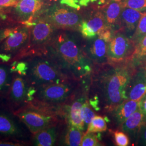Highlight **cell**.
<instances>
[{
  "instance_id": "obj_32",
  "label": "cell",
  "mask_w": 146,
  "mask_h": 146,
  "mask_svg": "<svg viewBox=\"0 0 146 146\" xmlns=\"http://www.w3.org/2000/svg\"><path fill=\"white\" fill-rule=\"evenodd\" d=\"M113 31L108 27H106L97 35L107 43L110 42L114 35Z\"/></svg>"
},
{
  "instance_id": "obj_7",
  "label": "cell",
  "mask_w": 146,
  "mask_h": 146,
  "mask_svg": "<svg viewBox=\"0 0 146 146\" xmlns=\"http://www.w3.org/2000/svg\"><path fill=\"white\" fill-rule=\"evenodd\" d=\"M46 5L44 0H19L12 10L16 17L27 26L43 12Z\"/></svg>"
},
{
  "instance_id": "obj_36",
  "label": "cell",
  "mask_w": 146,
  "mask_h": 146,
  "mask_svg": "<svg viewBox=\"0 0 146 146\" xmlns=\"http://www.w3.org/2000/svg\"><path fill=\"white\" fill-rule=\"evenodd\" d=\"M139 108L146 117V94L140 101Z\"/></svg>"
},
{
  "instance_id": "obj_14",
  "label": "cell",
  "mask_w": 146,
  "mask_h": 146,
  "mask_svg": "<svg viewBox=\"0 0 146 146\" xmlns=\"http://www.w3.org/2000/svg\"><path fill=\"white\" fill-rule=\"evenodd\" d=\"M143 14V12L130 8L122 7L119 25L128 31H134Z\"/></svg>"
},
{
  "instance_id": "obj_6",
  "label": "cell",
  "mask_w": 146,
  "mask_h": 146,
  "mask_svg": "<svg viewBox=\"0 0 146 146\" xmlns=\"http://www.w3.org/2000/svg\"><path fill=\"white\" fill-rule=\"evenodd\" d=\"M30 27H16L11 34L0 43V55L7 56L18 52L29 43Z\"/></svg>"
},
{
  "instance_id": "obj_39",
  "label": "cell",
  "mask_w": 146,
  "mask_h": 146,
  "mask_svg": "<svg viewBox=\"0 0 146 146\" xmlns=\"http://www.w3.org/2000/svg\"><path fill=\"white\" fill-rule=\"evenodd\" d=\"M139 62H140L141 64V67L144 68L146 70V55L142 58L141 60L139 61Z\"/></svg>"
},
{
  "instance_id": "obj_28",
  "label": "cell",
  "mask_w": 146,
  "mask_h": 146,
  "mask_svg": "<svg viewBox=\"0 0 146 146\" xmlns=\"http://www.w3.org/2000/svg\"><path fill=\"white\" fill-rule=\"evenodd\" d=\"M101 144L94 133H86L81 141V146H99Z\"/></svg>"
},
{
  "instance_id": "obj_29",
  "label": "cell",
  "mask_w": 146,
  "mask_h": 146,
  "mask_svg": "<svg viewBox=\"0 0 146 146\" xmlns=\"http://www.w3.org/2000/svg\"><path fill=\"white\" fill-rule=\"evenodd\" d=\"M18 1L19 0H0V17L10 12Z\"/></svg>"
},
{
  "instance_id": "obj_22",
  "label": "cell",
  "mask_w": 146,
  "mask_h": 146,
  "mask_svg": "<svg viewBox=\"0 0 146 146\" xmlns=\"http://www.w3.org/2000/svg\"><path fill=\"white\" fill-rule=\"evenodd\" d=\"M0 133L5 135H16L19 130L15 124L7 116L0 114Z\"/></svg>"
},
{
  "instance_id": "obj_21",
  "label": "cell",
  "mask_w": 146,
  "mask_h": 146,
  "mask_svg": "<svg viewBox=\"0 0 146 146\" xmlns=\"http://www.w3.org/2000/svg\"><path fill=\"white\" fill-rule=\"evenodd\" d=\"M84 135L82 130L76 127L70 125L65 136L64 142L67 146H81Z\"/></svg>"
},
{
  "instance_id": "obj_20",
  "label": "cell",
  "mask_w": 146,
  "mask_h": 146,
  "mask_svg": "<svg viewBox=\"0 0 146 146\" xmlns=\"http://www.w3.org/2000/svg\"><path fill=\"white\" fill-rule=\"evenodd\" d=\"M11 95L13 101L20 102L23 101L26 95V86L25 80L20 76H16L12 83Z\"/></svg>"
},
{
  "instance_id": "obj_9",
  "label": "cell",
  "mask_w": 146,
  "mask_h": 146,
  "mask_svg": "<svg viewBox=\"0 0 146 146\" xmlns=\"http://www.w3.org/2000/svg\"><path fill=\"white\" fill-rule=\"evenodd\" d=\"M73 87L64 82L41 86L38 92L41 99L50 102H60L67 99L72 94Z\"/></svg>"
},
{
  "instance_id": "obj_23",
  "label": "cell",
  "mask_w": 146,
  "mask_h": 146,
  "mask_svg": "<svg viewBox=\"0 0 146 146\" xmlns=\"http://www.w3.org/2000/svg\"><path fill=\"white\" fill-rule=\"evenodd\" d=\"M146 36V12H143V14L139 22L135 31L131 37V40L136 45L141 40Z\"/></svg>"
},
{
  "instance_id": "obj_42",
  "label": "cell",
  "mask_w": 146,
  "mask_h": 146,
  "mask_svg": "<svg viewBox=\"0 0 146 146\" xmlns=\"http://www.w3.org/2000/svg\"><path fill=\"white\" fill-rule=\"evenodd\" d=\"M49 1H52V0H49Z\"/></svg>"
},
{
  "instance_id": "obj_33",
  "label": "cell",
  "mask_w": 146,
  "mask_h": 146,
  "mask_svg": "<svg viewBox=\"0 0 146 146\" xmlns=\"http://www.w3.org/2000/svg\"><path fill=\"white\" fill-rule=\"evenodd\" d=\"M60 3L62 5H65L69 8L78 11L81 9V6L78 4L77 0H59Z\"/></svg>"
},
{
  "instance_id": "obj_13",
  "label": "cell",
  "mask_w": 146,
  "mask_h": 146,
  "mask_svg": "<svg viewBox=\"0 0 146 146\" xmlns=\"http://www.w3.org/2000/svg\"><path fill=\"white\" fill-rule=\"evenodd\" d=\"M107 42L98 36L89 47L86 53L88 58L91 61L98 64L107 62L108 61L107 54Z\"/></svg>"
},
{
  "instance_id": "obj_17",
  "label": "cell",
  "mask_w": 146,
  "mask_h": 146,
  "mask_svg": "<svg viewBox=\"0 0 146 146\" xmlns=\"http://www.w3.org/2000/svg\"><path fill=\"white\" fill-rule=\"evenodd\" d=\"M140 101L126 99L117 106L113 111L117 122L122 125L134 112L139 108Z\"/></svg>"
},
{
  "instance_id": "obj_11",
  "label": "cell",
  "mask_w": 146,
  "mask_h": 146,
  "mask_svg": "<svg viewBox=\"0 0 146 146\" xmlns=\"http://www.w3.org/2000/svg\"><path fill=\"white\" fill-rule=\"evenodd\" d=\"M146 94V70L140 68L134 75L126 88L127 99L140 101Z\"/></svg>"
},
{
  "instance_id": "obj_5",
  "label": "cell",
  "mask_w": 146,
  "mask_h": 146,
  "mask_svg": "<svg viewBox=\"0 0 146 146\" xmlns=\"http://www.w3.org/2000/svg\"><path fill=\"white\" fill-rule=\"evenodd\" d=\"M135 48V45L131 38L120 33L114 34L107 44L108 60L113 62H120L131 59Z\"/></svg>"
},
{
  "instance_id": "obj_18",
  "label": "cell",
  "mask_w": 146,
  "mask_h": 146,
  "mask_svg": "<svg viewBox=\"0 0 146 146\" xmlns=\"http://www.w3.org/2000/svg\"><path fill=\"white\" fill-rule=\"evenodd\" d=\"M84 102L81 98L74 101L70 106L68 112V120L70 125H73L84 131L85 124L81 114V109Z\"/></svg>"
},
{
  "instance_id": "obj_15",
  "label": "cell",
  "mask_w": 146,
  "mask_h": 146,
  "mask_svg": "<svg viewBox=\"0 0 146 146\" xmlns=\"http://www.w3.org/2000/svg\"><path fill=\"white\" fill-rule=\"evenodd\" d=\"M146 122V116L139 108L122 124V131L131 135H136Z\"/></svg>"
},
{
  "instance_id": "obj_37",
  "label": "cell",
  "mask_w": 146,
  "mask_h": 146,
  "mask_svg": "<svg viewBox=\"0 0 146 146\" xmlns=\"http://www.w3.org/2000/svg\"><path fill=\"white\" fill-rule=\"evenodd\" d=\"M78 4L81 7H87L90 3L97 2V0H77Z\"/></svg>"
},
{
  "instance_id": "obj_34",
  "label": "cell",
  "mask_w": 146,
  "mask_h": 146,
  "mask_svg": "<svg viewBox=\"0 0 146 146\" xmlns=\"http://www.w3.org/2000/svg\"><path fill=\"white\" fill-rule=\"evenodd\" d=\"M139 135V143L141 145L146 146V122L141 127Z\"/></svg>"
},
{
  "instance_id": "obj_25",
  "label": "cell",
  "mask_w": 146,
  "mask_h": 146,
  "mask_svg": "<svg viewBox=\"0 0 146 146\" xmlns=\"http://www.w3.org/2000/svg\"><path fill=\"white\" fill-rule=\"evenodd\" d=\"M120 2L122 7L146 12V0H121Z\"/></svg>"
},
{
  "instance_id": "obj_30",
  "label": "cell",
  "mask_w": 146,
  "mask_h": 146,
  "mask_svg": "<svg viewBox=\"0 0 146 146\" xmlns=\"http://www.w3.org/2000/svg\"><path fill=\"white\" fill-rule=\"evenodd\" d=\"M115 143L118 146H128L129 139L128 136L123 131H116L114 133Z\"/></svg>"
},
{
  "instance_id": "obj_10",
  "label": "cell",
  "mask_w": 146,
  "mask_h": 146,
  "mask_svg": "<svg viewBox=\"0 0 146 146\" xmlns=\"http://www.w3.org/2000/svg\"><path fill=\"white\" fill-rule=\"evenodd\" d=\"M17 115L33 134L51 127L54 122L52 116L33 110H25L18 113Z\"/></svg>"
},
{
  "instance_id": "obj_16",
  "label": "cell",
  "mask_w": 146,
  "mask_h": 146,
  "mask_svg": "<svg viewBox=\"0 0 146 146\" xmlns=\"http://www.w3.org/2000/svg\"><path fill=\"white\" fill-rule=\"evenodd\" d=\"M104 8V16L107 26L113 29L115 25H119L120 15L122 8L120 1L110 0Z\"/></svg>"
},
{
  "instance_id": "obj_3",
  "label": "cell",
  "mask_w": 146,
  "mask_h": 146,
  "mask_svg": "<svg viewBox=\"0 0 146 146\" xmlns=\"http://www.w3.org/2000/svg\"><path fill=\"white\" fill-rule=\"evenodd\" d=\"M29 77L33 82L41 86L64 82L67 78L55 64L41 58L31 63Z\"/></svg>"
},
{
  "instance_id": "obj_4",
  "label": "cell",
  "mask_w": 146,
  "mask_h": 146,
  "mask_svg": "<svg viewBox=\"0 0 146 146\" xmlns=\"http://www.w3.org/2000/svg\"><path fill=\"white\" fill-rule=\"evenodd\" d=\"M43 17L56 29L65 31H79L82 21L81 16L75 11L58 6L48 10Z\"/></svg>"
},
{
  "instance_id": "obj_24",
  "label": "cell",
  "mask_w": 146,
  "mask_h": 146,
  "mask_svg": "<svg viewBox=\"0 0 146 146\" xmlns=\"http://www.w3.org/2000/svg\"><path fill=\"white\" fill-rule=\"evenodd\" d=\"M107 129V125L104 118L101 116H95L88 125L87 133L103 132Z\"/></svg>"
},
{
  "instance_id": "obj_19",
  "label": "cell",
  "mask_w": 146,
  "mask_h": 146,
  "mask_svg": "<svg viewBox=\"0 0 146 146\" xmlns=\"http://www.w3.org/2000/svg\"><path fill=\"white\" fill-rule=\"evenodd\" d=\"M34 135L35 146H53L56 139V128L52 126L48 127L38 131Z\"/></svg>"
},
{
  "instance_id": "obj_12",
  "label": "cell",
  "mask_w": 146,
  "mask_h": 146,
  "mask_svg": "<svg viewBox=\"0 0 146 146\" xmlns=\"http://www.w3.org/2000/svg\"><path fill=\"white\" fill-rule=\"evenodd\" d=\"M107 27L104 14L98 11L88 20H82L79 31L84 38L91 39L96 36Z\"/></svg>"
},
{
  "instance_id": "obj_1",
  "label": "cell",
  "mask_w": 146,
  "mask_h": 146,
  "mask_svg": "<svg viewBox=\"0 0 146 146\" xmlns=\"http://www.w3.org/2000/svg\"><path fill=\"white\" fill-rule=\"evenodd\" d=\"M52 43L58 62L73 77L82 78L92 72V61L66 34H59L54 37Z\"/></svg>"
},
{
  "instance_id": "obj_26",
  "label": "cell",
  "mask_w": 146,
  "mask_h": 146,
  "mask_svg": "<svg viewBox=\"0 0 146 146\" xmlns=\"http://www.w3.org/2000/svg\"><path fill=\"white\" fill-rule=\"evenodd\" d=\"M146 55V36L144 37L135 46V50L132 58L133 60H137L139 62Z\"/></svg>"
},
{
  "instance_id": "obj_8",
  "label": "cell",
  "mask_w": 146,
  "mask_h": 146,
  "mask_svg": "<svg viewBox=\"0 0 146 146\" xmlns=\"http://www.w3.org/2000/svg\"><path fill=\"white\" fill-rule=\"evenodd\" d=\"M30 37L29 43L32 46H38L52 39L56 28L43 17H36L29 25Z\"/></svg>"
},
{
  "instance_id": "obj_41",
  "label": "cell",
  "mask_w": 146,
  "mask_h": 146,
  "mask_svg": "<svg viewBox=\"0 0 146 146\" xmlns=\"http://www.w3.org/2000/svg\"><path fill=\"white\" fill-rule=\"evenodd\" d=\"M115 1H120L121 0H115Z\"/></svg>"
},
{
  "instance_id": "obj_35",
  "label": "cell",
  "mask_w": 146,
  "mask_h": 146,
  "mask_svg": "<svg viewBox=\"0 0 146 146\" xmlns=\"http://www.w3.org/2000/svg\"><path fill=\"white\" fill-rule=\"evenodd\" d=\"M14 29L15 28L0 29V43L11 34Z\"/></svg>"
},
{
  "instance_id": "obj_27",
  "label": "cell",
  "mask_w": 146,
  "mask_h": 146,
  "mask_svg": "<svg viewBox=\"0 0 146 146\" xmlns=\"http://www.w3.org/2000/svg\"><path fill=\"white\" fill-rule=\"evenodd\" d=\"M81 114L84 124L88 125L95 117V113L90 108L87 101H84L82 104L81 109Z\"/></svg>"
},
{
  "instance_id": "obj_38",
  "label": "cell",
  "mask_w": 146,
  "mask_h": 146,
  "mask_svg": "<svg viewBox=\"0 0 146 146\" xmlns=\"http://www.w3.org/2000/svg\"><path fill=\"white\" fill-rule=\"evenodd\" d=\"M19 143H16L11 142H3L0 141V146H21V145H19Z\"/></svg>"
},
{
  "instance_id": "obj_31",
  "label": "cell",
  "mask_w": 146,
  "mask_h": 146,
  "mask_svg": "<svg viewBox=\"0 0 146 146\" xmlns=\"http://www.w3.org/2000/svg\"><path fill=\"white\" fill-rule=\"evenodd\" d=\"M9 73L7 67L0 66V92L4 90L8 84Z\"/></svg>"
},
{
  "instance_id": "obj_2",
  "label": "cell",
  "mask_w": 146,
  "mask_h": 146,
  "mask_svg": "<svg viewBox=\"0 0 146 146\" xmlns=\"http://www.w3.org/2000/svg\"><path fill=\"white\" fill-rule=\"evenodd\" d=\"M131 75L125 66H117L104 71L100 77V88L106 109L113 111L127 99L126 88Z\"/></svg>"
},
{
  "instance_id": "obj_40",
  "label": "cell",
  "mask_w": 146,
  "mask_h": 146,
  "mask_svg": "<svg viewBox=\"0 0 146 146\" xmlns=\"http://www.w3.org/2000/svg\"><path fill=\"white\" fill-rule=\"evenodd\" d=\"M107 0H97V4L99 5H100V7H103L104 5H106Z\"/></svg>"
}]
</instances>
